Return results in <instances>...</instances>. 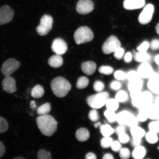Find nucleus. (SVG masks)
Segmentation results:
<instances>
[{
    "mask_svg": "<svg viewBox=\"0 0 159 159\" xmlns=\"http://www.w3.org/2000/svg\"><path fill=\"white\" fill-rule=\"evenodd\" d=\"M104 159H114L112 155L110 153H107L104 155L103 157Z\"/></svg>",
    "mask_w": 159,
    "mask_h": 159,
    "instance_id": "nucleus-56",
    "label": "nucleus"
},
{
    "mask_svg": "<svg viewBox=\"0 0 159 159\" xmlns=\"http://www.w3.org/2000/svg\"><path fill=\"white\" fill-rule=\"evenodd\" d=\"M121 46V43L118 38L114 35H111L103 44L102 51L105 54H109L114 52Z\"/></svg>",
    "mask_w": 159,
    "mask_h": 159,
    "instance_id": "nucleus-7",
    "label": "nucleus"
},
{
    "mask_svg": "<svg viewBox=\"0 0 159 159\" xmlns=\"http://www.w3.org/2000/svg\"><path fill=\"white\" fill-rule=\"evenodd\" d=\"M13 159H25V158H23V157H15V158H13Z\"/></svg>",
    "mask_w": 159,
    "mask_h": 159,
    "instance_id": "nucleus-61",
    "label": "nucleus"
},
{
    "mask_svg": "<svg viewBox=\"0 0 159 159\" xmlns=\"http://www.w3.org/2000/svg\"><path fill=\"white\" fill-rule=\"evenodd\" d=\"M94 90L97 92H101L105 88V85L102 81L97 80L95 81L93 85Z\"/></svg>",
    "mask_w": 159,
    "mask_h": 159,
    "instance_id": "nucleus-43",
    "label": "nucleus"
},
{
    "mask_svg": "<svg viewBox=\"0 0 159 159\" xmlns=\"http://www.w3.org/2000/svg\"><path fill=\"white\" fill-rule=\"evenodd\" d=\"M99 127L101 133L104 137H110L115 132V129L109 125H101Z\"/></svg>",
    "mask_w": 159,
    "mask_h": 159,
    "instance_id": "nucleus-26",
    "label": "nucleus"
},
{
    "mask_svg": "<svg viewBox=\"0 0 159 159\" xmlns=\"http://www.w3.org/2000/svg\"><path fill=\"white\" fill-rule=\"evenodd\" d=\"M154 12V7L153 5L151 4H148L146 5L139 16V22L143 25L148 24L152 20Z\"/></svg>",
    "mask_w": 159,
    "mask_h": 159,
    "instance_id": "nucleus-9",
    "label": "nucleus"
},
{
    "mask_svg": "<svg viewBox=\"0 0 159 159\" xmlns=\"http://www.w3.org/2000/svg\"><path fill=\"white\" fill-rule=\"evenodd\" d=\"M119 153V157L122 159H129L131 157V152L128 148L126 147L122 148Z\"/></svg>",
    "mask_w": 159,
    "mask_h": 159,
    "instance_id": "nucleus-35",
    "label": "nucleus"
},
{
    "mask_svg": "<svg viewBox=\"0 0 159 159\" xmlns=\"http://www.w3.org/2000/svg\"><path fill=\"white\" fill-rule=\"evenodd\" d=\"M154 100L153 94L150 91H142L139 98L141 108L150 106L153 104Z\"/></svg>",
    "mask_w": 159,
    "mask_h": 159,
    "instance_id": "nucleus-15",
    "label": "nucleus"
},
{
    "mask_svg": "<svg viewBox=\"0 0 159 159\" xmlns=\"http://www.w3.org/2000/svg\"><path fill=\"white\" fill-rule=\"evenodd\" d=\"M129 95L126 91L121 90L118 91L115 95V99L120 103H125L129 100Z\"/></svg>",
    "mask_w": 159,
    "mask_h": 159,
    "instance_id": "nucleus-27",
    "label": "nucleus"
},
{
    "mask_svg": "<svg viewBox=\"0 0 159 159\" xmlns=\"http://www.w3.org/2000/svg\"><path fill=\"white\" fill-rule=\"evenodd\" d=\"M83 72L87 75H92L95 72L97 68V65L92 61H87L83 62L81 65Z\"/></svg>",
    "mask_w": 159,
    "mask_h": 159,
    "instance_id": "nucleus-20",
    "label": "nucleus"
},
{
    "mask_svg": "<svg viewBox=\"0 0 159 159\" xmlns=\"http://www.w3.org/2000/svg\"><path fill=\"white\" fill-rule=\"evenodd\" d=\"M37 158L39 159H52L51 153L47 152L44 149H42L39 151L37 153Z\"/></svg>",
    "mask_w": 159,
    "mask_h": 159,
    "instance_id": "nucleus-39",
    "label": "nucleus"
},
{
    "mask_svg": "<svg viewBox=\"0 0 159 159\" xmlns=\"http://www.w3.org/2000/svg\"><path fill=\"white\" fill-rule=\"evenodd\" d=\"M90 134L87 129L84 128L79 129L75 134L76 138L80 142H83L87 140L89 138Z\"/></svg>",
    "mask_w": 159,
    "mask_h": 159,
    "instance_id": "nucleus-23",
    "label": "nucleus"
},
{
    "mask_svg": "<svg viewBox=\"0 0 159 159\" xmlns=\"http://www.w3.org/2000/svg\"><path fill=\"white\" fill-rule=\"evenodd\" d=\"M98 71L101 74L108 75L112 74L114 71V69L108 66H102L99 67Z\"/></svg>",
    "mask_w": 159,
    "mask_h": 159,
    "instance_id": "nucleus-38",
    "label": "nucleus"
},
{
    "mask_svg": "<svg viewBox=\"0 0 159 159\" xmlns=\"http://www.w3.org/2000/svg\"><path fill=\"white\" fill-rule=\"evenodd\" d=\"M89 80L87 77L82 76L78 79L76 84V87L78 89H83L86 87L89 84Z\"/></svg>",
    "mask_w": 159,
    "mask_h": 159,
    "instance_id": "nucleus-33",
    "label": "nucleus"
},
{
    "mask_svg": "<svg viewBox=\"0 0 159 159\" xmlns=\"http://www.w3.org/2000/svg\"><path fill=\"white\" fill-rule=\"evenodd\" d=\"M147 154L146 148L141 145L134 148L131 152V157L134 159H143L146 157Z\"/></svg>",
    "mask_w": 159,
    "mask_h": 159,
    "instance_id": "nucleus-19",
    "label": "nucleus"
},
{
    "mask_svg": "<svg viewBox=\"0 0 159 159\" xmlns=\"http://www.w3.org/2000/svg\"><path fill=\"white\" fill-rule=\"evenodd\" d=\"M94 34L91 30L87 26L79 27L75 32L74 37L77 45L89 42L94 39Z\"/></svg>",
    "mask_w": 159,
    "mask_h": 159,
    "instance_id": "nucleus-4",
    "label": "nucleus"
},
{
    "mask_svg": "<svg viewBox=\"0 0 159 159\" xmlns=\"http://www.w3.org/2000/svg\"><path fill=\"white\" fill-rule=\"evenodd\" d=\"M51 87L53 94L58 98L66 96L71 89L70 83L61 77L53 79L51 83Z\"/></svg>",
    "mask_w": 159,
    "mask_h": 159,
    "instance_id": "nucleus-2",
    "label": "nucleus"
},
{
    "mask_svg": "<svg viewBox=\"0 0 159 159\" xmlns=\"http://www.w3.org/2000/svg\"><path fill=\"white\" fill-rule=\"evenodd\" d=\"M85 158L86 159H95L97 157L93 153L89 152L86 154Z\"/></svg>",
    "mask_w": 159,
    "mask_h": 159,
    "instance_id": "nucleus-55",
    "label": "nucleus"
},
{
    "mask_svg": "<svg viewBox=\"0 0 159 159\" xmlns=\"http://www.w3.org/2000/svg\"><path fill=\"white\" fill-rule=\"evenodd\" d=\"M132 55L130 52H127L125 55L124 61L126 63H130L132 61Z\"/></svg>",
    "mask_w": 159,
    "mask_h": 159,
    "instance_id": "nucleus-53",
    "label": "nucleus"
},
{
    "mask_svg": "<svg viewBox=\"0 0 159 159\" xmlns=\"http://www.w3.org/2000/svg\"><path fill=\"white\" fill-rule=\"evenodd\" d=\"M145 5V0H125L123 6L125 9L133 10L141 8Z\"/></svg>",
    "mask_w": 159,
    "mask_h": 159,
    "instance_id": "nucleus-17",
    "label": "nucleus"
},
{
    "mask_svg": "<svg viewBox=\"0 0 159 159\" xmlns=\"http://www.w3.org/2000/svg\"><path fill=\"white\" fill-rule=\"evenodd\" d=\"M109 98L108 93L102 92L96 95H91L87 99V102L89 106L94 109H99L106 104Z\"/></svg>",
    "mask_w": 159,
    "mask_h": 159,
    "instance_id": "nucleus-5",
    "label": "nucleus"
},
{
    "mask_svg": "<svg viewBox=\"0 0 159 159\" xmlns=\"http://www.w3.org/2000/svg\"><path fill=\"white\" fill-rule=\"evenodd\" d=\"M122 87L121 83L118 81H114L111 82L110 84V87L112 90L117 91L119 90Z\"/></svg>",
    "mask_w": 159,
    "mask_h": 159,
    "instance_id": "nucleus-49",
    "label": "nucleus"
},
{
    "mask_svg": "<svg viewBox=\"0 0 159 159\" xmlns=\"http://www.w3.org/2000/svg\"><path fill=\"white\" fill-rule=\"evenodd\" d=\"M148 107H142L139 109L138 114L136 116L139 122H146L149 119L147 112V109Z\"/></svg>",
    "mask_w": 159,
    "mask_h": 159,
    "instance_id": "nucleus-25",
    "label": "nucleus"
},
{
    "mask_svg": "<svg viewBox=\"0 0 159 159\" xmlns=\"http://www.w3.org/2000/svg\"><path fill=\"white\" fill-rule=\"evenodd\" d=\"M114 76L115 79L118 80H124L126 79V74L124 71L121 70H117L114 73Z\"/></svg>",
    "mask_w": 159,
    "mask_h": 159,
    "instance_id": "nucleus-44",
    "label": "nucleus"
},
{
    "mask_svg": "<svg viewBox=\"0 0 159 159\" xmlns=\"http://www.w3.org/2000/svg\"><path fill=\"white\" fill-rule=\"evenodd\" d=\"M2 87L6 92L12 94L17 91L15 79L10 75L6 76L2 83Z\"/></svg>",
    "mask_w": 159,
    "mask_h": 159,
    "instance_id": "nucleus-14",
    "label": "nucleus"
},
{
    "mask_svg": "<svg viewBox=\"0 0 159 159\" xmlns=\"http://www.w3.org/2000/svg\"><path fill=\"white\" fill-rule=\"evenodd\" d=\"M150 46V44L148 42L145 41L137 48V50L140 52H146Z\"/></svg>",
    "mask_w": 159,
    "mask_h": 159,
    "instance_id": "nucleus-46",
    "label": "nucleus"
},
{
    "mask_svg": "<svg viewBox=\"0 0 159 159\" xmlns=\"http://www.w3.org/2000/svg\"><path fill=\"white\" fill-rule=\"evenodd\" d=\"M142 139L132 138L130 141L131 146L133 148H134L135 147L142 145Z\"/></svg>",
    "mask_w": 159,
    "mask_h": 159,
    "instance_id": "nucleus-48",
    "label": "nucleus"
},
{
    "mask_svg": "<svg viewBox=\"0 0 159 159\" xmlns=\"http://www.w3.org/2000/svg\"><path fill=\"white\" fill-rule=\"evenodd\" d=\"M44 94V90L43 87L39 85H36L31 92V96L35 98H41Z\"/></svg>",
    "mask_w": 159,
    "mask_h": 159,
    "instance_id": "nucleus-29",
    "label": "nucleus"
},
{
    "mask_svg": "<svg viewBox=\"0 0 159 159\" xmlns=\"http://www.w3.org/2000/svg\"><path fill=\"white\" fill-rule=\"evenodd\" d=\"M6 148L4 145L0 141V158L3 156L5 152Z\"/></svg>",
    "mask_w": 159,
    "mask_h": 159,
    "instance_id": "nucleus-54",
    "label": "nucleus"
},
{
    "mask_svg": "<svg viewBox=\"0 0 159 159\" xmlns=\"http://www.w3.org/2000/svg\"><path fill=\"white\" fill-rule=\"evenodd\" d=\"M111 148L113 151L115 152H119L122 148V144L118 140L113 141Z\"/></svg>",
    "mask_w": 159,
    "mask_h": 159,
    "instance_id": "nucleus-41",
    "label": "nucleus"
},
{
    "mask_svg": "<svg viewBox=\"0 0 159 159\" xmlns=\"http://www.w3.org/2000/svg\"><path fill=\"white\" fill-rule=\"evenodd\" d=\"M51 110V105L48 103H46L45 104L42 105L37 109V114L41 116L46 115L50 112Z\"/></svg>",
    "mask_w": 159,
    "mask_h": 159,
    "instance_id": "nucleus-31",
    "label": "nucleus"
},
{
    "mask_svg": "<svg viewBox=\"0 0 159 159\" xmlns=\"http://www.w3.org/2000/svg\"><path fill=\"white\" fill-rule=\"evenodd\" d=\"M134 60L137 62H145L150 59V55L146 52H135L134 54Z\"/></svg>",
    "mask_w": 159,
    "mask_h": 159,
    "instance_id": "nucleus-28",
    "label": "nucleus"
},
{
    "mask_svg": "<svg viewBox=\"0 0 159 159\" xmlns=\"http://www.w3.org/2000/svg\"><path fill=\"white\" fill-rule=\"evenodd\" d=\"M148 127V131L159 134V120H152L149 123Z\"/></svg>",
    "mask_w": 159,
    "mask_h": 159,
    "instance_id": "nucleus-32",
    "label": "nucleus"
},
{
    "mask_svg": "<svg viewBox=\"0 0 159 159\" xmlns=\"http://www.w3.org/2000/svg\"><path fill=\"white\" fill-rule=\"evenodd\" d=\"M157 64L159 66V55H157L155 58Z\"/></svg>",
    "mask_w": 159,
    "mask_h": 159,
    "instance_id": "nucleus-57",
    "label": "nucleus"
},
{
    "mask_svg": "<svg viewBox=\"0 0 159 159\" xmlns=\"http://www.w3.org/2000/svg\"><path fill=\"white\" fill-rule=\"evenodd\" d=\"M143 83L140 77L129 81L128 88L129 92L142 91Z\"/></svg>",
    "mask_w": 159,
    "mask_h": 159,
    "instance_id": "nucleus-18",
    "label": "nucleus"
},
{
    "mask_svg": "<svg viewBox=\"0 0 159 159\" xmlns=\"http://www.w3.org/2000/svg\"><path fill=\"white\" fill-rule=\"evenodd\" d=\"M53 24V19L51 16H43L40 21V24L37 27V33L41 36L47 35L52 29Z\"/></svg>",
    "mask_w": 159,
    "mask_h": 159,
    "instance_id": "nucleus-6",
    "label": "nucleus"
},
{
    "mask_svg": "<svg viewBox=\"0 0 159 159\" xmlns=\"http://www.w3.org/2000/svg\"><path fill=\"white\" fill-rule=\"evenodd\" d=\"M130 132L132 138L139 139L144 138L146 133L145 129L139 125L130 128Z\"/></svg>",
    "mask_w": 159,
    "mask_h": 159,
    "instance_id": "nucleus-21",
    "label": "nucleus"
},
{
    "mask_svg": "<svg viewBox=\"0 0 159 159\" xmlns=\"http://www.w3.org/2000/svg\"><path fill=\"white\" fill-rule=\"evenodd\" d=\"M9 128V124L4 118L0 117V134L7 131Z\"/></svg>",
    "mask_w": 159,
    "mask_h": 159,
    "instance_id": "nucleus-40",
    "label": "nucleus"
},
{
    "mask_svg": "<svg viewBox=\"0 0 159 159\" xmlns=\"http://www.w3.org/2000/svg\"><path fill=\"white\" fill-rule=\"evenodd\" d=\"M14 15V11L8 5H4L0 7V25L10 22Z\"/></svg>",
    "mask_w": 159,
    "mask_h": 159,
    "instance_id": "nucleus-10",
    "label": "nucleus"
},
{
    "mask_svg": "<svg viewBox=\"0 0 159 159\" xmlns=\"http://www.w3.org/2000/svg\"><path fill=\"white\" fill-rule=\"evenodd\" d=\"M113 141L114 140L110 137H105L101 141V146L104 148H109L111 147Z\"/></svg>",
    "mask_w": 159,
    "mask_h": 159,
    "instance_id": "nucleus-37",
    "label": "nucleus"
},
{
    "mask_svg": "<svg viewBox=\"0 0 159 159\" xmlns=\"http://www.w3.org/2000/svg\"><path fill=\"white\" fill-rule=\"evenodd\" d=\"M36 120L38 127L44 136H51L57 131V122L51 115H46L39 116L37 117Z\"/></svg>",
    "mask_w": 159,
    "mask_h": 159,
    "instance_id": "nucleus-1",
    "label": "nucleus"
},
{
    "mask_svg": "<svg viewBox=\"0 0 159 159\" xmlns=\"http://www.w3.org/2000/svg\"><path fill=\"white\" fill-rule=\"evenodd\" d=\"M156 30L157 34L159 35V23L156 26Z\"/></svg>",
    "mask_w": 159,
    "mask_h": 159,
    "instance_id": "nucleus-59",
    "label": "nucleus"
},
{
    "mask_svg": "<svg viewBox=\"0 0 159 159\" xmlns=\"http://www.w3.org/2000/svg\"><path fill=\"white\" fill-rule=\"evenodd\" d=\"M106 105L107 109L115 112L119 108V103L115 98L109 99Z\"/></svg>",
    "mask_w": 159,
    "mask_h": 159,
    "instance_id": "nucleus-30",
    "label": "nucleus"
},
{
    "mask_svg": "<svg viewBox=\"0 0 159 159\" xmlns=\"http://www.w3.org/2000/svg\"><path fill=\"white\" fill-rule=\"evenodd\" d=\"M31 107L32 108H35L36 107V105L34 101H31L30 103Z\"/></svg>",
    "mask_w": 159,
    "mask_h": 159,
    "instance_id": "nucleus-58",
    "label": "nucleus"
},
{
    "mask_svg": "<svg viewBox=\"0 0 159 159\" xmlns=\"http://www.w3.org/2000/svg\"><path fill=\"white\" fill-rule=\"evenodd\" d=\"M147 87L153 94L159 95V75L154 72L148 78Z\"/></svg>",
    "mask_w": 159,
    "mask_h": 159,
    "instance_id": "nucleus-13",
    "label": "nucleus"
},
{
    "mask_svg": "<svg viewBox=\"0 0 159 159\" xmlns=\"http://www.w3.org/2000/svg\"><path fill=\"white\" fill-rule=\"evenodd\" d=\"M67 46L64 40L57 38L53 41L51 46V49L56 54L61 56L66 52Z\"/></svg>",
    "mask_w": 159,
    "mask_h": 159,
    "instance_id": "nucleus-12",
    "label": "nucleus"
},
{
    "mask_svg": "<svg viewBox=\"0 0 159 159\" xmlns=\"http://www.w3.org/2000/svg\"><path fill=\"white\" fill-rule=\"evenodd\" d=\"M89 119L93 122H97L99 119L98 112L95 109H93L89 112Z\"/></svg>",
    "mask_w": 159,
    "mask_h": 159,
    "instance_id": "nucleus-42",
    "label": "nucleus"
},
{
    "mask_svg": "<svg viewBox=\"0 0 159 159\" xmlns=\"http://www.w3.org/2000/svg\"><path fill=\"white\" fill-rule=\"evenodd\" d=\"M118 141L121 144H125L130 142L131 139L129 135L126 132L123 133L118 135Z\"/></svg>",
    "mask_w": 159,
    "mask_h": 159,
    "instance_id": "nucleus-36",
    "label": "nucleus"
},
{
    "mask_svg": "<svg viewBox=\"0 0 159 159\" xmlns=\"http://www.w3.org/2000/svg\"><path fill=\"white\" fill-rule=\"evenodd\" d=\"M139 77H140L139 76L138 72L136 71H131L126 74V79L128 80L129 81Z\"/></svg>",
    "mask_w": 159,
    "mask_h": 159,
    "instance_id": "nucleus-47",
    "label": "nucleus"
},
{
    "mask_svg": "<svg viewBox=\"0 0 159 159\" xmlns=\"http://www.w3.org/2000/svg\"><path fill=\"white\" fill-rule=\"evenodd\" d=\"M151 48L153 50L159 49V40L154 39L151 42L150 44Z\"/></svg>",
    "mask_w": 159,
    "mask_h": 159,
    "instance_id": "nucleus-52",
    "label": "nucleus"
},
{
    "mask_svg": "<svg viewBox=\"0 0 159 159\" xmlns=\"http://www.w3.org/2000/svg\"><path fill=\"white\" fill-rule=\"evenodd\" d=\"M48 63L50 66L53 68H58L63 64L62 57L61 56L56 54L53 55L48 59Z\"/></svg>",
    "mask_w": 159,
    "mask_h": 159,
    "instance_id": "nucleus-22",
    "label": "nucleus"
},
{
    "mask_svg": "<svg viewBox=\"0 0 159 159\" xmlns=\"http://www.w3.org/2000/svg\"><path fill=\"white\" fill-rule=\"evenodd\" d=\"M76 11L81 15L91 12L94 9V5L91 0H80L76 5Z\"/></svg>",
    "mask_w": 159,
    "mask_h": 159,
    "instance_id": "nucleus-11",
    "label": "nucleus"
},
{
    "mask_svg": "<svg viewBox=\"0 0 159 159\" xmlns=\"http://www.w3.org/2000/svg\"><path fill=\"white\" fill-rule=\"evenodd\" d=\"M104 115L109 122L113 123L116 122L117 114L114 111L107 109L105 111Z\"/></svg>",
    "mask_w": 159,
    "mask_h": 159,
    "instance_id": "nucleus-34",
    "label": "nucleus"
},
{
    "mask_svg": "<svg viewBox=\"0 0 159 159\" xmlns=\"http://www.w3.org/2000/svg\"><path fill=\"white\" fill-rule=\"evenodd\" d=\"M157 149H158V150L159 151V145H158V146L157 147Z\"/></svg>",
    "mask_w": 159,
    "mask_h": 159,
    "instance_id": "nucleus-62",
    "label": "nucleus"
},
{
    "mask_svg": "<svg viewBox=\"0 0 159 159\" xmlns=\"http://www.w3.org/2000/svg\"><path fill=\"white\" fill-rule=\"evenodd\" d=\"M20 66V63L15 59H9L3 63L1 68V72L5 77L9 76L17 70Z\"/></svg>",
    "mask_w": 159,
    "mask_h": 159,
    "instance_id": "nucleus-8",
    "label": "nucleus"
},
{
    "mask_svg": "<svg viewBox=\"0 0 159 159\" xmlns=\"http://www.w3.org/2000/svg\"><path fill=\"white\" fill-rule=\"evenodd\" d=\"M144 138L146 142L150 144H156L159 140L158 134L150 131L146 133Z\"/></svg>",
    "mask_w": 159,
    "mask_h": 159,
    "instance_id": "nucleus-24",
    "label": "nucleus"
},
{
    "mask_svg": "<svg viewBox=\"0 0 159 159\" xmlns=\"http://www.w3.org/2000/svg\"><path fill=\"white\" fill-rule=\"evenodd\" d=\"M141 78L148 79L154 72L152 67L147 62H144L139 67L137 71Z\"/></svg>",
    "mask_w": 159,
    "mask_h": 159,
    "instance_id": "nucleus-16",
    "label": "nucleus"
},
{
    "mask_svg": "<svg viewBox=\"0 0 159 159\" xmlns=\"http://www.w3.org/2000/svg\"><path fill=\"white\" fill-rule=\"evenodd\" d=\"M101 125V123L99 122L95 124L94 125V126L95 128H97L99 126Z\"/></svg>",
    "mask_w": 159,
    "mask_h": 159,
    "instance_id": "nucleus-60",
    "label": "nucleus"
},
{
    "mask_svg": "<svg viewBox=\"0 0 159 159\" xmlns=\"http://www.w3.org/2000/svg\"><path fill=\"white\" fill-rule=\"evenodd\" d=\"M116 122L119 125L131 128L138 125L139 122L135 116L130 111L123 110L117 114Z\"/></svg>",
    "mask_w": 159,
    "mask_h": 159,
    "instance_id": "nucleus-3",
    "label": "nucleus"
},
{
    "mask_svg": "<svg viewBox=\"0 0 159 159\" xmlns=\"http://www.w3.org/2000/svg\"><path fill=\"white\" fill-rule=\"evenodd\" d=\"M126 132V126L124 125H119L115 130V132L118 135Z\"/></svg>",
    "mask_w": 159,
    "mask_h": 159,
    "instance_id": "nucleus-50",
    "label": "nucleus"
},
{
    "mask_svg": "<svg viewBox=\"0 0 159 159\" xmlns=\"http://www.w3.org/2000/svg\"><path fill=\"white\" fill-rule=\"evenodd\" d=\"M125 50L122 47L119 48L114 52V56L115 58L120 60L122 58L124 55Z\"/></svg>",
    "mask_w": 159,
    "mask_h": 159,
    "instance_id": "nucleus-45",
    "label": "nucleus"
},
{
    "mask_svg": "<svg viewBox=\"0 0 159 159\" xmlns=\"http://www.w3.org/2000/svg\"><path fill=\"white\" fill-rule=\"evenodd\" d=\"M142 92V91H139L129 92V97H130L131 100H134V99H139Z\"/></svg>",
    "mask_w": 159,
    "mask_h": 159,
    "instance_id": "nucleus-51",
    "label": "nucleus"
}]
</instances>
